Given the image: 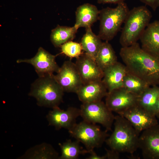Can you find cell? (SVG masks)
<instances>
[{
	"label": "cell",
	"mask_w": 159,
	"mask_h": 159,
	"mask_svg": "<svg viewBox=\"0 0 159 159\" xmlns=\"http://www.w3.org/2000/svg\"><path fill=\"white\" fill-rule=\"evenodd\" d=\"M152 15L146 6H140L130 10L124 22L119 42L122 47L137 42L150 23Z\"/></svg>",
	"instance_id": "3"
},
{
	"label": "cell",
	"mask_w": 159,
	"mask_h": 159,
	"mask_svg": "<svg viewBox=\"0 0 159 159\" xmlns=\"http://www.w3.org/2000/svg\"><path fill=\"white\" fill-rule=\"evenodd\" d=\"M139 40L143 49L159 56V20L150 23Z\"/></svg>",
	"instance_id": "17"
},
{
	"label": "cell",
	"mask_w": 159,
	"mask_h": 159,
	"mask_svg": "<svg viewBox=\"0 0 159 159\" xmlns=\"http://www.w3.org/2000/svg\"><path fill=\"white\" fill-rule=\"evenodd\" d=\"M54 75L39 77L32 85L29 95L36 99L39 105L53 108L62 101L64 91Z\"/></svg>",
	"instance_id": "4"
},
{
	"label": "cell",
	"mask_w": 159,
	"mask_h": 159,
	"mask_svg": "<svg viewBox=\"0 0 159 159\" xmlns=\"http://www.w3.org/2000/svg\"><path fill=\"white\" fill-rule=\"evenodd\" d=\"M159 114V100L158 102V105H157V111H156V115L157 114Z\"/></svg>",
	"instance_id": "29"
},
{
	"label": "cell",
	"mask_w": 159,
	"mask_h": 159,
	"mask_svg": "<svg viewBox=\"0 0 159 159\" xmlns=\"http://www.w3.org/2000/svg\"><path fill=\"white\" fill-rule=\"evenodd\" d=\"M125 0H97V2L99 4L112 3L118 4L124 1Z\"/></svg>",
	"instance_id": "28"
},
{
	"label": "cell",
	"mask_w": 159,
	"mask_h": 159,
	"mask_svg": "<svg viewBox=\"0 0 159 159\" xmlns=\"http://www.w3.org/2000/svg\"><path fill=\"white\" fill-rule=\"evenodd\" d=\"M98 35L92 31L91 27L86 29L81 44L85 53L95 60L102 42Z\"/></svg>",
	"instance_id": "20"
},
{
	"label": "cell",
	"mask_w": 159,
	"mask_h": 159,
	"mask_svg": "<svg viewBox=\"0 0 159 159\" xmlns=\"http://www.w3.org/2000/svg\"><path fill=\"white\" fill-rule=\"evenodd\" d=\"M75 64L83 84L102 80L103 71L95 60L85 53L76 58Z\"/></svg>",
	"instance_id": "14"
},
{
	"label": "cell",
	"mask_w": 159,
	"mask_h": 159,
	"mask_svg": "<svg viewBox=\"0 0 159 159\" xmlns=\"http://www.w3.org/2000/svg\"><path fill=\"white\" fill-rule=\"evenodd\" d=\"M89 153L90 156L87 157L86 159H107L106 154L103 155H97L94 150L90 152Z\"/></svg>",
	"instance_id": "27"
},
{
	"label": "cell",
	"mask_w": 159,
	"mask_h": 159,
	"mask_svg": "<svg viewBox=\"0 0 159 159\" xmlns=\"http://www.w3.org/2000/svg\"><path fill=\"white\" fill-rule=\"evenodd\" d=\"M95 60L103 71L117 62L115 52L108 41L102 42Z\"/></svg>",
	"instance_id": "21"
},
{
	"label": "cell",
	"mask_w": 159,
	"mask_h": 159,
	"mask_svg": "<svg viewBox=\"0 0 159 159\" xmlns=\"http://www.w3.org/2000/svg\"><path fill=\"white\" fill-rule=\"evenodd\" d=\"M156 116L157 118H158L159 119V114L156 115Z\"/></svg>",
	"instance_id": "30"
},
{
	"label": "cell",
	"mask_w": 159,
	"mask_h": 159,
	"mask_svg": "<svg viewBox=\"0 0 159 159\" xmlns=\"http://www.w3.org/2000/svg\"><path fill=\"white\" fill-rule=\"evenodd\" d=\"M159 100V85L149 87L138 96L137 105L156 116Z\"/></svg>",
	"instance_id": "19"
},
{
	"label": "cell",
	"mask_w": 159,
	"mask_h": 159,
	"mask_svg": "<svg viewBox=\"0 0 159 159\" xmlns=\"http://www.w3.org/2000/svg\"><path fill=\"white\" fill-rule=\"evenodd\" d=\"M126 118L139 133L158 124L156 116L137 105L119 114Z\"/></svg>",
	"instance_id": "11"
},
{
	"label": "cell",
	"mask_w": 159,
	"mask_h": 159,
	"mask_svg": "<svg viewBox=\"0 0 159 159\" xmlns=\"http://www.w3.org/2000/svg\"><path fill=\"white\" fill-rule=\"evenodd\" d=\"M115 8L109 7L100 11V30L98 36L102 40L112 39L120 30L130 11L124 1Z\"/></svg>",
	"instance_id": "5"
},
{
	"label": "cell",
	"mask_w": 159,
	"mask_h": 159,
	"mask_svg": "<svg viewBox=\"0 0 159 159\" xmlns=\"http://www.w3.org/2000/svg\"><path fill=\"white\" fill-rule=\"evenodd\" d=\"M47 116L49 125L57 129L64 128L69 130L77 123V118L80 116V109L73 107L66 110L61 109L58 107L53 108Z\"/></svg>",
	"instance_id": "13"
},
{
	"label": "cell",
	"mask_w": 159,
	"mask_h": 159,
	"mask_svg": "<svg viewBox=\"0 0 159 159\" xmlns=\"http://www.w3.org/2000/svg\"><path fill=\"white\" fill-rule=\"evenodd\" d=\"M80 142L76 140L72 141L67 140L62 144L59 143L61 154L59 158L60 159H76L81 155L88 153L86 149L82 147Z\"/></svg>",
	"instance_id": "23"
},
{
	"label": "cell",
	"mask_w": 159,
	"mask_h": 159,
	"mask_svg": "<svg viewBox=\"0 0 159 159\" xmlns=\"http://www.w3.org/2000/svg\"><path fill=\"white\" fill-rule=\"evenodd\" d=\"M128 72L124 64L118 61L103 71L102 80L108 92L122 87L124 78Z\"/></svg>",
	"instance_id": "16"
},
{
	"label": "cell",
	"mask_w": 159,
	"mask_h": 159,
	"mask_svg": "<svg viewBox=\"0 0 159 159\" xmlns=\"http://www.w3.org/2000/svg\"><path fill=\"white\" fill-rule=\"evenodd\" d=\"M62 52L70 58H77L83 53L80 43L69 41L61 46Z\"/></svg>",
	"instance_id": "25"
},
{
	"label": "cell",
	"mask_w": 159,
	"mask_h": 159,
	"mask_svg": "<svg viewBox=\"0 0 159 159\" xmlns=\"http://www.w3.org/2000/svg\"><path fill=\"white\" fill-rule=\"evenodd\" d=\"M140 135L139 148L145 159H159V124L142 132Z\"/></svg>",
	"instance_id": "12"
},
{
	"label": "cell",
	"mask_w": 159,
	"mask_h": 159,
	"mask_svg": "<svg viewBox=\"0 0 159 159\" xmlns=\"http://www.w3.org/2000/svg\"><path fill=\"white\" fill-rule=\"evenodd\" d=\"M113 130L105 142L112 150L118 153L132 154L139 148L140 134L126 118L115 116Z\"/></svg>",
	"instance_id": "2"
},
{
	"label": "cell",
	"mask_w": 159,
	"mask_h": 159,
	"mask_svg": "<svg viewBox=\"0 0 159 159\" xmlns=\"http://www.w3.org/2000/svg\"><path fill=\"white\" fill-rule=\"evenodd\" d=\"M150 86L141 78L128 72L124 78L122 87L138 96Z\"/></svg>",
	"instance_id": "24"
},
{
	"label": "cell",
	"mask_w": 159,
	"mask_h": 159,
	"mask_svg": "<svg viewBox=\"0 0 159 159\" xmlns=\"http://www.w3.org/2000/svg\"><path fill=\"white\" fill-rule=\"evenodd\" d=\"M56 56L40 47L36 55L30 59H19L17 63H26L32 65L39 77L53 75L59 67L55 61Z\"/></svg>",
	"instance_id": "9"
},
{
	"label": "cell",
	"mask_w": 159,
	"mask_h": 159,
	"mask_svg": "<svg viewBox=\"0 0 159 159\" xmlns=\"http://www.w3.org/2000/svg\"><path fill=\"white\" fill-rule=\"evenodd\" d=\"M120 56L128 71L150 86L159 85V56L143 49L138 42L122 47Z\"/></svg>",
	"instance_id": "1"
},
{
	"label": "cell",
	"mask_w": 159,
	"mask_h": 159,
	"mask_svg": "<svg viewBox=\"0 0 159 159\" xmlns=\"http://www.w3.org/2000/svg\"><path fill=\"white\" fill-rule=\"evenodd\" d=\"M71 135L85 146L88 153L100 147L109 136L106 130H102L96 124L83 120L68 131Z\"/></svg>",
	"instance_id": "6"
},
{
	"label": "cell",
	"mask_w": 159,
	"mask_h": 159,
	"mask_svg": "<svg viewBox=\"0 0 159 159\" xmlns=\"http://www.w3.org/2000/svg\"><path fill=\"white\" fill-rule=\"evenodd\" d=\"M107 93L101 80L82 84L76 93L80 100L84 103L101 101Z\"/></svg>",
	"instance_id": "15"
},
{
	"label": "cell",
	"mask_w": 159,
	"mask_h": 159,
	"mask_svg": "<svg viewBox=\"0 0 159 159\" xmlns=\"http://www.w3.org/2000/svg\"><path fill=\"white\" fill-rule=\"evenodd\" d=\"M140 0L146 5L151 7L154 11L159 7V0Z\"/></svg>",
	"instance_id": "26"
},
{
	"label": "cell",
	"mask_w": 159,
	"mask_h": 159,
	"mask_svg": "<svg viewBox=\"0 0 159 159\" xmlns=\"http://www.w3.org/2000/svg\"><path fill=\"white\" fill-rule=\"evenodd\" d=\"M100 11L95 5L85 3L78 7L75 12L76 21L74 26L78 29L91 27L99 19Z\"/></svg>",
	"instance_id": "18"
},
{
	"label": "cell",
	"mask_w": 159,
	"mask_h": 159,
	"mask_svg": "<svg viewBox=\"0 0 159 159\" xmlns=\"http://www.w3.org/2000/svg\"><path fill=\"white\" fill-rule=\"evenodd\" d=\"M54 77L64 92H74L82 85L75 63L70 61H65Z\"/></svg>",
	"instance_id": "8"
},
{
	"label": "cell",
	"mask_w": 159,
	"mask_h": 159,
	"mask_svg": "<svg viewBox=\"0 0 159 159\" xmlns=\"http://www.w3.org/2000/svg\"><path fill=\"white\" fill-rule=\"evenodd\" d=\"M78 29L74 25L72 27L58 26L52 31L51 41L55 47H61L73 39Z\"/></svg>",
	"instance_id": "22"
},
{
	"label": "cell",
	"mask_w": 159,
	"mask_h": 159,
	"mask_svg": "<svg viewBox=\"0 0 159 159\" xmlns=\"http://www.w3.org/2000/svg\"><path fill=\"white\" fill-rule=\"evenodd\" d=\"M83 120L102 125L107 131L110 130L115 116L113 112L102 100L82 103L80 108Z\"/></svg>",
	"instance_id": "7"
},
{
	"label": "cell",
	"mask_w": 159,
	"mask_h": 159,
	"mask_svg": "<svg viewBox=\"0 0 159 159\" xmlns=\"http://www.w3.org/2000/svg\"><path fill=\"white\" fill-rule=\"evenodd\" d=\"M105 97L108 107L118 114L137 105L138 96L123 87L108 92Z\"/></svg>",
	"instance_id": "10"
}]
</instances>
